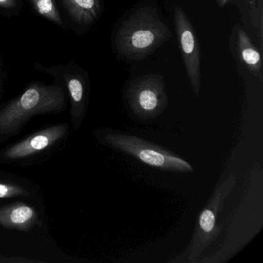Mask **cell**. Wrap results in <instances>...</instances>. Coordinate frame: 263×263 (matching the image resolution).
<instances>
[{
  "label": "cell",
  "instance_id": "cell-4",
  "mask_svg": "<svg viewBox=\"0 0 263 263\" xmlns=\"http://www.w3.org/2000/svg\"><path fill=\"white\" fill-rule=\"evenodd\" d=\"M127 99L132 112L140 119L159 116L168 104L164 78L153 73L136 78L129 86Z\"/></svg>",
  "mask_w": 263,
  "mask_h": 263
},
{
  "label": "cell",
  "instance_id": "cell-6",
  "mask_svg": "<svg viewBox=\"0 0 263 263\" xmlns=\"http://www.w3.org/2000/svg\"><path fill=\"white\" fill-rule=\"evenodd\" d=\"M174 24L184 67L195 95L201 89V52L192 23L181 7H175Z\"/></svg>",
  "mask_w": 263,
  "mask_h": 263
},
{
  "label": "cell",
  "instance_id": "cell-5",
  "mask_svg": "<svg viewBox=\"0 0 263 263\" xmlns=\"http://www.w3.org/2000/svg\"><path fill=\"white\" fill-rule=\"evenodd\" d=\"M236 181L235 174H231L227 179L215 189V193L209 200L207 206L200 214L189 248L187 260L189 262H197L204 249L216 238L219 230L216 226L217 215L223 207L224 200L233 191Z\"/></svg>",
  "mask_w": 263,
  "mask_h": 263
},
{
  "label": "cell",
  "instance_id": "cell-7",
  "mask_svg": "<svg viewBox=\"0 0 263 263\" xmlns=\"http://www.w3.org/2000/svg\"><path fill=\"white\" fill-rule=\"evenodd\" d=\"M66 130L67 126L64 124L41 130L10 147L5 152V156L10 159H18L34 155L61 139Z\"/></svg>",
  "mask_w": 263,
  "mask_h": 263
},
{
  "label": "cell",
  "instance_id": "cell-15",
  "mask_svg": "<svg viewBox=\"0 0 263 263\" xmlns=\"http://www.w3.org/2000/svg\"><path fill=\"white\" fill-rule=\"evenodd\" d=\"M229 0H217V4H218V7L223 8L229 3Z\"/></svg>",
  "mask_w": 263,
  "mask_h": 263
},
{
  "label": "cell",
  "instance_id": "cell-10",
  "mask_svg": "<svg viewBox=\"0 0 263 263\" xmlns=\"http://www.w3.org/2000/svg\"><path fill=\"white\" fill-rule=\"evenodd\" d=\"M75 22L87 25L96 21L101 10V0H62Z\"/></svg>",
  "mask_w": 263,
  "mask_h": 263
},
{
  "label": "cell",
  "instance_id": "cell-3",
  "mask_svg": "<svg viewBox=\"0 0 263 263\" xmlns=\"http://www.w3.org/2000/svg\"><path fill=\"white\" fill-rule=\"evenodd\" d=\"M104 139L110 147L152 167L180 173L194 172L193 167L187 161L135 135L110 132L104 136Z\"/></svg>",
  "mask_w": 263,
  "mask_h": 263
},
{
  "label": "cell",
  "instance_id": "cell-16",
  "mask_svg": "<svg viewBox=\"0 0 263 263\" xmlns=\"http://www.w3.org/2000/svg\"><path fill=\"white\" fill-rule=\"evenodd\" d=\"M245 2L246 3V4H249V5H252V4H255V0H244Z\"/></svg>",
  "mask_w": 263,
  "mask_h": 263
},
{
  "label": "cell",
  "instance_id": "cell-11",
  "mask_svg": "<svg viewBox=\"0 0 263 263\" xmlns=\"http://www.w3.org/2000/svg\"><path fill=\"white\" fill-rule=\"evenodd\" d=\"M33 7L36 11L49 21L63 27L61 15L58 11V7L54 0H31Z\"/></svg>",
  "mask_w": 263,
  "mask_h": 263
},
{
  "label": "cell",
  "instance_id": "cell-8",
  "mask_svg": "<svg viewBox=\"0 0 263 263\" xmlns=\"http://www.w3.org/2000/svg\"><path fill=\"white\" fill-rule=\"evenodd\" d=\"M36 218V210L24 203L0 207V226L7 229L29 230L34 226Z\"/></svg>",
  "mask_w": 263,
  "mask_h": 263
},
{
  "label": "cell",
  "instance_id": "cell-12",
  "mask_svg": "<svg viewBox=\"0 0 263 263\" xmlns=\"http://www.w3.org/2000/svg\"><path fill=\"white\" fill-rule=\"evenodd\" d=\"M67 88L70 91L73 102V109L75 107L81 106V103L84 100V87L82 81L79 78L72 77V78H66Z\"/></svg>",
  "mask_w": 263,
  "mask_h": 263
},
{
  "label": "cell",
  "instance_id": "cell-13",
  "mask_svg": "<svg viewBox=\"0 0 263 263\" xmlns=\"http://www.w3.org/2000/svg\"><path fill=\"white\" fill-rule=\"evenodd\" d=\"M18 196H29L26 189L15 184L0 183V198H14Z\"/></svg>",
  "mask_w": 263,
  "mask_h": 263
},
{
  "label": "cell",
  "instance_id": "cell-1",
  "mask_svg": "<svg viewBox=\"0 0 263 263\" xmlns=\"http://www.w3.org/2000/svg\"><path fill=\"white\" fill-rule=\"evenodd\" d=\"M172 36L157 9L142 7L132 13L118 29L115 39L120 56L142 61Z\"/></svg>",
  "mask_w": 263,
  "mask_h": 263
},
{
  "label": "cell",
  "instance_id": "cell-2",
  "mask_svg": "<svg viewBox=\"0 0 263 263\" xmlns=\"http://www.w3.org/2000/svg\"><path fill=\"white\" fill-rule=\"evenodd\" d=\"M64 106L61 87L35 84L0 110V135H10L34 115L61 111Z\"/></svg>",
  "mask_w": 263,
  "mask_h": 263
},
{
  "label": "cell",
  "instance_id": "cell-9",
  "mask_svg": "<svg viewBox=\"0 0 263 263\" xmlns=\"http://www.w3.org/2000/svg\"><path fill=\"white\" fill-rule=\"evenodd\" d=\"M238 50L241 61L249 72L260 81H262L263 67L261 53L253 45L249 35L241 29L238 31Z\"/></svg>",
  "mask_w": 263,
  "mask_h": 263
},
{
  "label": "cell",
  "instance_id": "cell-14",
  "mask_svg": "<svg viewBox=\"0 0 263 263\" xmlns=\"http://www.w3.org/2000/svg\"><path fill=\"white\" fill-rule=\"evenodd\" d=\"M16 5V0H0V7L4 8H12Z\"/></svg>",
  "mask_w": 263,
  "mask_h": 263
}]
</instances>
